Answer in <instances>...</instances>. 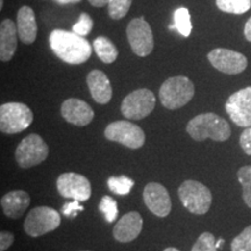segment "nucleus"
I'll return each mask as SVG.
<instances>
[{"label": "nucleus", "instance_id": "39", "mask_svg": "<svg viewBox=\"0 0 251 251\" xmlns=\"http://www.w3.org/2000/svg\"><path fill=\"white\" fill-rule=\"evenodd\" d=\"M4 7V0H0V9Z\"/></svg>", "mask_w": 251, "mask_h": 251}, {"label": "nucleus", "instance_id": "5", "mask_svg": "<svg viewBox=\"0 0 251 251\" xmlns=\"http://www.w3.org/2000/svg\"><path fill=\"white\" fill-rule=\"evenodd\" d=\"M31 109L23 102H6L0 106V130L17 134L27 129L33 122Z\"/></svg>", "mask_w": 251, "mask_h": 251}, {"label": "nucleus", "instance_id": "38", "mask_svg": "<svg viewBox=\"0 0 251 251\" xmlns=\"http://www.w3.org/2000/svg\"><path fill=\"white\" fill-rule=\"evenodd\" d=\"M164 251H179L178 249H176V248H166V249Z\"/></svg>", "mask_w": 251, "mask_h": 251}, {"label": "nucleus", "instance_id": "15", "mask_svg": "<svg viewBox=\"0 0 251 251\" xmlns=\"http://www.w3.org/2000/svg\"><path fill=\"white\" fill-rule=\"evenodd\" d=\"M61 114L64 120L75 126H87L94 118V112L89 103L84 100L70 98L62 103Z\"/></svg>", "mask_w": 251, "mask_h": 251}, {"label": "nucleus", "instance_id": "19", "mask_svg": "<svg viewBox=\"0 0 251 251\" xmlns=\"http://www.w3.org/2000/svg\"><path fill=\"white\" fill-rule=\"evenodd\" d=\"M18 28L11 19H5L0 25V59L11 61L18 46Z\"/></svg>", "mask_w": 251, "mask_h": 251}, {"label": "nucleus", "instance_id": "35", "mask_svg": "<svg viewBox=\"0 0 251 251\" xmlns=\"http://www.w3.org/2000/svg\"><path fill=\"white\" fill-rule=\"evenodd\" d=\"M89 2L94 7H103V6L108 5L109 0H89Z\"/></svg>", "mask_w": 251, "mask_h": 251}, {"label": "nucleus", "instance_id": "25", "mask_svg": "<svg viewBox=\"0 0 251 251\" xmlns=\"http://www.w3.org/2000/svg\"><path fill=\"white\" fill-rule=\"evenodd\" d=\"M237 178L243 188L244 202L249 208H251V165L242 166L237 171Z\"/></svg>", "mask_w": 251, "mask_h": 251}, {"label": "nucleus", "instance_id": "1", "mask_svg": "<svg viewBox=\"0 0 251 251\" xmlns=\"http://www.w3.org/2000/svg\"><path fill=\"white\" fill-rule=\"evenodd\" d=\"M49 43L54 54L68 64H83L92 54L89 41L74 31L54 29L50 33Z\"/></svg>", "mask_w": 251, "mask_h": 251}, {"label": "nucleus", "instance_id": "32", "mask_svg": "<svg viewBox=\"0 0 251 251\" xmlns=\"http://www.w3.org/2000/svg\"><path fill=\"white\" fill-rule=\"evenodd\" d=\"M240 144L242 147L243 151L247 155L251 156V129L247 128L246 130H243V133L240 136Z\"/></svg>", "mask_w": 251, "mask_h": 251}, {"label": "nucleus", "instance_id": "16", "mask_svg": "<svg viewBox=\"0 0 251 251\" xmlns=\"http://www.w3.org/2000/svg\"><path fill=\"white\" fill-rule=\"evenodd\" d=\"M143 227V220L140 213L129 212L119 220L113 228V236L118 242L128 243L139 236Z\"/></svg>", "mask_w": 251, "mask_h": 251}, {"label": "nucleus", "instance_id": "18", "mask_svg": "<svg viewBox=\"0 0 251 251\" xmlns=\"http://www.w3.org/2000/svg\"><path fill=\"white\" fill-rule=\"evenodd\" d=\"M18 35L25 45L35 42L37 36V24L35 13L29 6H23L17 14Z\"/></svg>", "mask_w": 251, "mask_h": 251}, {"label": "nucleus", "instance_id": "40", "mask_svg": "<svg viewBox=\"0 0 251 251\" xmlns=\"http://www.w3.org/2000/svg\"><path fill=\"white\" fill-rule=\"evenodd\" d=\"M81 251H90V250H81Z\"/></svg>", "mask_w": 251, "mask_h": 251}, {"label": "nucleus", "instance_id": "17", "mask_svg": "<svg viewBox=\"0 0 251 251\" xmlns=\"http://www.w3.org/2000/svg\"><path fill=\"white\" fill-rule=\"evenodd\" d=\"M86 81L94 101L101 103V105H105V103L111 101L113 90L111 81L106 76V74H103L100 70H92L87 75Z\"/></svg>", "mask_w": 251, "mask_h": 251}, {"label": "nucleus", "instance_id": "20", "mask_svg": "<svg viewBox=\"0 0 251 251\" xmlns=\"http://www.w3.org/2000/svg\"><path fill=\"white\" fill-rule=\"evenodd\" d=\"M30 203V197L26 191L17 190L1 198V207L5 215L11 219H19L26 212Z\"/></svg>", "mask_w": 251, "mask_h": 251}, {"label": "nucleus", "instance_id": "3", "mask_svg": "<svg viewBox=\"0 0 251 251\" xmlns=\"http://www.w3.org/2000/svg\"><path fill=\"white\" fill-rule=\"evenodd\" d=\"M193 83L185 76H175L166 79L159 89V100L168 109H178L192 100Z\"/></svg>", "mask_w": 251, "mask_h": 251}, {"label": "nucleus", "instance_id": "28", "mask_svg": "<svg viewBox=\"0 0 251 251\" xmlns=\"http://www.w3.org/2000/svg\"><path fill=\"white\" fill-rule=\"evenodd\" d=\"M231 251H251V226L234 238L230 244Z\"/></svg>", "mask_w": 251, "mask_h": 251}, {"label": "nucleus", "instance_id": "34", "mask_svg": "<svg viewBox=\"0 0 251 251\" xmlns=\"http://www.w3.org/2000/svg\"><path fill=\"white\" fill-rule=\"evenodd\" d=\"M244 36L249 42H251V18H249V20L246 24V27H244Z\"/></svg>", "mask_w": 251, "mask_h": 251}, {"label": "nucleus", "instance_id": "12", "mask_svg": "<svg viewBox=\"0 0 251 251\" xmlns=\"http://www.w3.org/2000/svg\"><path fill=\"white\" fill-rule=\"evenodd\" d=\"M57 191L62 197L71 198L77 201H86L92 193L89 179L75 172H67L59 176L57 178Z\"/></svg>", "mask_w": 251, "mask_h": 251}, {"label": "nucleus", "instance_id": "29", "mask_svg": "<svg viewBox=\"0 0 251 251\" xmlns=\"http://www.w3.org/2000/svg\"><path fill=\"white\" fill-rule=\"evenodd\" d=\"M216 248V240L212 233H202L198 237L197 242L194 243L191 251H218Z\"/></svg>", "mask_w": 251, "mask_h": 251}, {"label": "nucleus", "instance_id": "31", "mask_svg": "<svg viewBox=\"0 0 251 251\" xmlns=\"http://www.w3.org/2000/svg\"><path fill=\"white\" fill-rule=\"evenodd\" d=\"M79 202L80 201L74 200L72 202L64 203V206L62 207V214H64L67 218H76L78 213L84 211V207Z\"/></svg>", "mask_w": 251, "mask_h": 251}, {"label": "nucleus", "instance_id": "21", "mask_svg": "<svg viewBox=\"0 0 251 251\" xmlns=\"http://www.w3.org/2000/svg\"><path fill=\"white\" fill-rule=\"evenodd\" d=\"M93 48L98 57L106 64H111L118 58V49L107 37L99 36L93 41Z\"/></svg>", "mask_w": 251, "mask_h": 251}, {"label": "nucleus", "instance_id": "23", "mask_svg": "<svg viewBox=\"0 0 251 251\" xmlns=\"http://www.w3.org/2000/svg\"><path fill=\"white\" fill-rule=\"evenodd\" d=\"M175 27L184 37L190 36L192 31V23H191V15L187 8L179 7L175 11Z\"/></svg>", "mask_w": 251, "mask_h": 251}, {"label": "nucleus", "instance_id": "41", "mask_svg": "<svg viewBox=\"0 0 251 251\" xmlns=\"http://www.w3.org/2000/svg\"><path fill=\"white\" fill-rule=\"evenodd\" d=\"M250 129H251V127H250Z\"/></svg>", "mask_w": 251, "mask_h": 251}, {"label": "nucleus", "instance_id": "14", "mask_svg": "<svg viewBox=\"0 0 251 251\" xmlns=\"http://www.w3.org/2000/svg\"><path fill=\"white\" fill-rule=\"evenodd\" d=\"M143 200L152 214L165 218L171 212V199L168 190L158 183H149L144 187Z\"/></svg>", "mask_w": 251, "mask_h": 251}, {"label": "nucleus", "instance_id": "36", "mask_svg": "<svg viewBox=\"0 0 251 251\" xmlns=\"http://www.w3.org/2000/svg\"><path fill=\"white\" fill-rule=\"evenodd\" d=\"M55 1L59 5H69V4H77V2H80L81 0H55Z\"/></svg>", "mask_w": 251, "mask_h": 251}, {"label": "nucleus", "instance_id": "22", "mask_svg": "<svg viewBox=\"0 0 251 251\" xmlns=\"http://www.w3.org/2000/svg\"><path fill=\"white\" fill-rule=\"evenodd\" d=\"M220 11L229 14H243L251 8V0H216Z\"/></svg>", "mask_w": 251, "mask_h": 251}, {"label": "nucleus", "instance_id": "9", "mask_svg": "<svg viewBox=\"0 0 251 251\" xmlns=\"http://www.w3.org/2000/svg\"><path fill=\"white\" fill-rule=\"evenodd\" d=\"M106 139L121 143L129 149H139L146 142V135L141 127L129 121H115L105 129Z\"/></svg>", "mask_w": 251, "mask_h": 251}, {"label": "nucleus", "instance_id": "10", "mask_svg": "<svg viewBox=\"0 0 251 251\" xmlns=\"http://www.w3.org/2000/svg\"><path fill=\"white\" fill-rule=\"evenodd\" d=\"M128 42L135 55L147 57L153 50V35L150 25L143 18L133 19L127 26Z\"/></svg>", "mask_w": 251, "mask_h": 251}, {"label": "nucleus", "instance_id": "4", "mask_svg": "<svg viewBox=\"0 0 251 251\" xmlns=\"http://www.w3.org/2000/svg\"><path fill=\"white\" fill-rule=\"evenodd\" d=\"M178 196L185 208L192 214L203 215L211 208V191L197 180H185L178 188Z\"/></svg>", "mask_w": 251, "mask_h": 251}, {"label": "nucleus", "instance_id": "7", "mask_svg": "<svg viewBox=\"0 0 251 251\" xmlns=\"http://www.w3.org/2000/svg\"><path fill=\"white\" fill-rule=\"evenodd\" d=\"M49 148L45 140L37 134H30L19 143L15 150V159L21 168L28 169L46 161Z\"/></svg>", "mask_w": 251, "mask_h": 251}, {"label": "nucleus", "instance_id": "13", "mask_svg": "<svg viewBox=\"0 0 251 251\" xmlns=\"http://www.w3.org/2000/svg\"><path fill=\"white\" fill-rule=\"evenodd\" d=\"M208 61L216 70L227 75H237L246 70L248 59L241 52L226 48H216L208 55Z\"/></svg>", "mask_w": 251, "mask_h": 251}, {"label": "nucleus", "instance_id": "8", "mask_svg": "<svg viewBox=\"0 0 251 251\" xmlns=\"http://www.w3.org/2000/svg\"><path fill=\"white\" fill-rule=\"evenodd\" d=\"M155 96L148 89H139L128 94L121 103V113L129 120H142L153 111Z\"/></svg>", "mask_w": 251, "mask_h": 251}, {"label": "nucleus", "instance_id": "6", "mask_svg": "<svg viewBox=\"0 0 251 251\" xmlns=\"http://www.w3.org/2000/svg\"><path fill=\"white\" fill-rule=\"evenodd\" d=\"M61 225V215L57 211L48 206L35 207L25 220V231L31 237L42 236L55 230Z\"/></svg>", "mask_w": 251, "mask_h": 251}, {"label": "nucleus", "instance_id": "30", "mask_svg": "<svg viewBox=\"0 0 251 251\" xmlns=\"http://www.w3.org/2000/svg\"><path fill=\"white\" fill-rule=\"evenodd\" d=\"M92 27H93V20L91 19L90 15L87 13H81L79 15V20H78V23L75 24L74 27H72V31L84 37L89 35L91 30H92Z\"/></svg>", "mask_w": 251, "mask_h": 251}, {"label": "nucleus", "instance_id": "33", "mask_svg": "<svg viewBox=\"0 0 251 251\" xmlns=\"http://www.w3.org/2000/svg\"><path fill=\"white\" fill-rule=\"evenodd\" d=\"M13 241V234L9 233V231H1V234H0V251L7 250L12 246Z\"/></svg>", "mask_w": 251, "mask_h": 251}, {"label": "nucleus", "instance_id": "27", "mask_svg": "<svg viewBox=\"0 0 251 251\" xmlns=\"http://www.w3.org/2000/svg\"><path fill=\"white\" fill-rule=\"evenodd\" d=\"M99 209L100 212L105 215L106 221L109 222V224H112V222H114L115 220H117L118 213H119L118 203L112 197L109 196L102 197L99 202Z\"/></svg>", "mask_w": 251, "mask_h": 251}, {"label": "nucleus", "instance_id": "26", "mask_svg": "<svg viewBox=\"0 0 251 251\" xmlns=\"http://www.w3.org/2000/svg\"><path fill=\"white\" fill-rule=\"evenodd\" d=\"M133 0H109L107 7L109 17L114 20H120L127 15Z\"/></svg>", "mask_w": 251, "mask_h": 251}, {"label": "nucleus", "instance_id": "37", "mask_svg": "<svg viewBox=\"0 0 251 251\" xmlns=\"http://www.w3.org/2000/svg\"><path fill=\"white\" fill-rule=\"evenodd\" d=\"M224 244H225L224 238H220L219 241H216V248H218V249H221V248L224 247Z\"/></svg>", "mask_w": 251, "mask_h": 251}, {"label": "nucleus", "instance_id": "2", "mask_svg": "<svg viewBox=\"0 0 251 251\" xmlns=\"http://www.w3.org/2000/svg\"><path fill=\"white\" fill-rule=\"evenodd\" d=\"M186 131L196 141L211 139L216 142H225L231 135L230 126L224 118L215 113H203L188 121Z\"/></svg>", "mask_w": 251, "mask_h": 251}, {"label": "nucleus", "instance_id": "24", "mask_svg": "<svg viewBox=\"0 0 251 251\" xmlns=\"http://www.w3.org/2000/svg\"><path fill=\"white\" fill-rule=\"evenodd\" d=\"M107 184L113 193L119 194V196H127L134 186V180L126 176H120V177H111Z\"/></svg>", "mask_w": 251, "mask_h": 251}, {"label": "nucleus", "instance_id": "11", "mask_svg": "<svg viewBox=\"0 0 251 251\" xmlns=\"http://www.w3.org/2000/svg\"><path fill=\"white\" fill-rule=\"evenodd\" d=\"M226 111L235 125L251 127V86L237 91L229 97L226 102Z\"/></svg>", "mask_w": 251, "mask_h": 251}]
</instances>
